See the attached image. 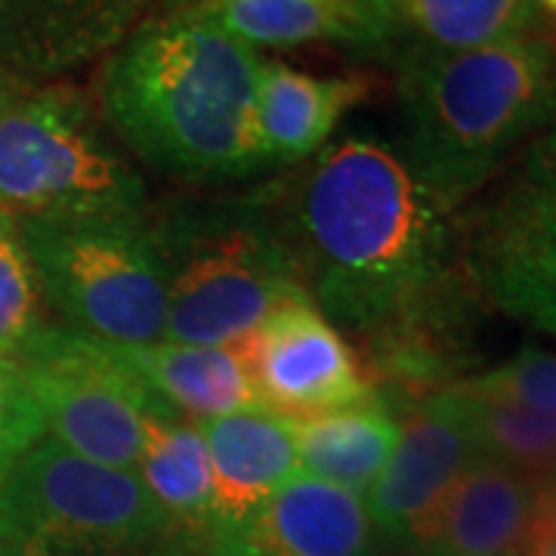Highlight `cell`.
I'll return each instance as SVG.
<instances>
[{
	"mask_svg": "<svg viewBox=\"0 0 556 556\" xmlns=\"http://www.w3.org/2000/svg\"><path fill=\"white\" fill-rule=\"evenodd\" d=\"M306 298L334 328H393L448 288L445 211L393 146L350 137L269 186Z\"/></svg>",
	"mask_w": 556,
	"mask_h": 556,
	"instance_id": "1",
	"label": "cell"
},
{
	"mask_svg": "<svg viewBox=\"0 0 556 556\" xmlns=\"http://www.w3.org/2000/svg\"><path fill=\"white\" fill-rule=\"evenodd\" d=\"M260 56L199 0L134 25L105 56L102 118L152 170L226 182L266 170L257 134Z\"/></svg>",
	"mask_w": 556,
	"mask_h": 556,
	"instance_id": "2",
	"label": "cell"
},
{
	"mask_svg": "<svg viewBox=\"0 0 556 556\" xmlns=\"http://www.w3.org/2000/svg\"><path fill=\"white\" fill-rule=\"evenodd\" d=\"M402 159L448 214L556 112V47L538 35L396 62Z\"/></svg>",
	"mask_w": 556,
	"mask_h": 556,
	"instance_id": "3",
	"label": "cell"
},
{
	"mask_svg": "<svg viewBox=\"0 0 556 556\" xmlns=\"http://www.w3.org/2000/svg\"><path fill=\"white\" fill-rule=\"evenodd\" d=\"M149 232L167 294L164 340L241 346L276 309L309 300L269 189L244 199H170L149 217Z\"/></svg>",
	"mask_w": 556,
	"mask_h": 556,
	"instance_id": "4",
	"label": "cell"
},
{
	"mask_svg": "<svg viewBox=\"0 0 556 556\" xmlns=\"http://www.w3.org/2000/svg\"><path fill=\"white\" fill-rule=\"evenodd\" d=\"M43 303L65 328L112 346L167 338V294L149 214L13 217Z\"/></svg>",
	"mask_w": 556,
	"mask_h": 556,
	"instance_id": "5",
	"label": "cell"
},
{
	"mask_svg": "<svg viewBox=\"0 0 556 556\" xmlns=\"http://www.w3.org/2000/svg\"><path fill=\"white\" fill-rule=\"evenodd\" d=\"M0 214H146V182L68 84H22L0 102Z\"/></svg>",
	"mask_w": 556,
	"mask_h": 556,
	"instance_id": "6",
	"label": "cell"
},
{
	"mask_svg": "<svg viewBox=\"0 0 556 556\" xmlns=\"http://www.w3.org/2000/svg\"><path fill=\"white\" fill-rule=\"evenodd\" d=\"M170 538L137 473L38 439L0 482V556H137Z\"/></svg>",
	"mask_w": 556,
	"mask_h": 556,
	"instance_id": "7",
	"label": "cell"
},
{
	"mask_svg": "<svg viewBox=\"0 0 556 556\" xmlns=\"http://www.w3.org/2000/svg\"><path fill=\"white\" fill-rule=\"evenodd\" d=\"M43 417V437L68 452L118 470H137L146 430L167 412L127 368L112 343L72 328H47L20 358Z\"/></svg>",
	"mask_w": 556,
	"mask_h": 556,
	"instance_id": "8",
	"label": "cell"
},
{
	"mask_svg": "<svg viewBox=\"0 0 556 556\" xmlns=\"http://www.w3.org/2000/svg\"><path fill=\"white\" fill-rule=\"evenodd\" d=\"M464 263L482 298L556 338V159L535 146L464 241Z\"/></svg>",
	"mask_w": 556,
	"mask_h": 556,
	"instance_id": "9",
	"label": "cell"
},
{
	"mask_svg": "<svg viewBox=\"0 0 556 556\" xmlns=\"http://www.w3.org/2000/svg\"><path fill=\"white\" fill-rule=\"evenodd\" d=\"M239 350L260 405L278 417L309 420L378 402L353 346L309 300L276 309Z\"/></svg>",
	"mask_w": 556,
	"mask_h": 556,
	"instance_id": "10",
	"label": "cell"
},
{
	"mask_svg": "<svg viewBox=\"0 0 556 556\" xmlns=\"http://www.w3.org/2000/svg\"><path fill=\"white\" fill-rule=\"evenodd\" d=\"M479 457L455 387L420 399L402 424L393 457L362 495L375 532L412 541Z\"/></svg>",
	"mask_w": 556,
	"mask_h": 556,
	"instance_id": "11",
	"label": "cell"
},
{
	"mask_svg": "<svg viewBox=\"0 0 556 556\" xmlns=\"http://www.w3.org/2000/svg\"><path fill=\"white\" fill-rule=\"evenodd\" d=\"M375 526L356 492L291 477L239 522L214 529L201 556H371Z\"/></svg>",
	"mask_w": 556,
	"mask_h": 556,
	"instance_id": "12",
	"label": "cell"
},
{
	"mask_svg": "<svg viewBox=\"0 0 556 556\" xmlns=\"http://www.w3.org/2000/svg\"><path fill=\"white\" fill-rule=\"evenodd\" d=\"M142 20L130 0H0V72L53 84L105 60Z\"/></svg>",
	"mask_w": 556,
	"mask_h": 556,
	"instance_id": "13",
	"label": "cell"
},
{
	"mask_svg": "<svg viewBox=\"0 0 556 556\" xmlns=\"http://www.w3.org/2000/svg\"><path fill=\"white\" fill-rule=\"evenodd\" d=\"M541 482L479 457L408 541L417 556H522Z\"/></svg>",
	"mask_w": 556,
	"mask_h": 556,
	"instance_id": "14",
	"label": "cell"
},
{
	"mask_svg": "<svg viewBox=\"0 0 556 556\" xmlns=\"http://www.w3.org/2000/svg\"><path fill=\"white\" fill-rule=\"evenodd\" d=\"M371 50L396 62L535 35V0H365Z\"/></svg>",
	"mask_w": 556,
	"mask_h": 556,
	"instance_id": "15",
	"label": "cell"
},
{
	"mask_svg": "<svg viewBox=\"0 0 556 556\" xmlns=\"http://www.w3.org/2000/svg\"><path fill=\"white\" fill-rule=\"evenodd\" d=\"M167 412L186 420H214L260 405L248 358L239 346H195L159 340L146 346H115Z\"/></svg>",
	"mask_w": 556,
	"mask_h": 556,
	"instance_id": "16",
	"label": "cell"
},
{
	"mask_svg": "<svg viewBox=\"0 0 556 556\" xmlns=\"http://www.w3.org/2000/svg\"><path fill=\"white\" fill-rule=\"evenodd\" d=\"M368 97L362 78H318L278 60L260 62L257 134L266 167L316 159L343 115Z\"/></svg>",
	"mask_w": 556,
	"mask_h": 556,
	"instance_id": "17",
	"label": "cell"
},
{
	"mask_svg": "<svg viewBox=\"0 0 556 556\" xmlns=\"http://www.w3.org/2000/svg\"><path fill=\"white\" fill-rule=\"evenodd\" d=\"M199 427L214 473V529L248 517L300 473L294 420L288 417L273 412H239L201 420Z\"/></svg>",
	"mask_w": 556,
	"mask_h": 556,
	"instance_id": "18",
	"label": "cell"
},
{
	"mask_svg": "<svg viewBox=\"0 0 556 556\" xmlns=\"http://www.w3.org/2000/svg\"><path fill=\"white\" fill-rule=\"evenodd\" d=\"M134 473L159 504L170 538L201 554L214 529V473L199 424L186 417L152 420Z\"/></svg>",
	"mask_w": 556,
	"mask_h": 556,
	"instance_id": "19",
	"label": "cell"
},
{
	"mask_svg": "<svg viewBox=\"0 0 556 556\" xmlns=\"http://www.w3.org/2000/svg\"><path fill=\"white\" fill-rule=\"evenodd\" d=\"M199 7L257 53L303 43L371 50L365 0H199Z\"/></svg>",
	"mask_w": 556,
	"mask_h": 556,
	"instance_id": "20",
	"label": "cell"
},
{
	"mask_svg": "<svg viewBox=\"0 0 556 556\" xmlns=\"http://www.w3.org/2000/svg\"><path fill=\"white\" fill-rule=\"evenodd\" d=\"M402 424L383 402H368L334 415L294 420L298 470L365 495L396 452Z\"/></svg>",
	"mask_w": 556,
	"mask_h": 556,
	"instance_id": "21",
	"label": "cell"
},
{
	"mask_svg": "<svg viewBox=\"0 0 556 556\" xmlns=\"http://www.w3.org/2000/svg\"><path fill=\"white\" fill-rule=\"evenodd\" d=\"M452 387L464 405L479 455L535 482H551L556 477V415L482 396L464 380Z\"/></svg>",
	"mask_w": 556,
	"mask_h": 556,
	"instance_id": "22",
	"label": "cell"
},
{
	"mask_svg": "<svg viewBox=\"0 0 556 556\" xmlns=\"http://www.w3.org/2000/svg\"><path fill=\"white\" fill-rule=\"evenodd\" d=\"M47 328L53 325L31 254L16 219L0 214V356L20 362Z\"/></svg>",
	"mask_w": 556,
	"mask_h": 556,
	"instance_id": "23",
	"label": "cell"
},
{
	"mask_svg": "<svg viewBox=\"0 0 556 556\" xmlns=\"http://www.w3.org/2000/svg\"><path fill=\"white\" fill-rule=\"evenodd\" d=\"M464 383L482 396L504 399V402H517L526 408L556 415V353L522 350L519 356L507 358L489 375H479Z\"/></svg>",
	"mask_w": 556,
	"mask_h": 556,
	"instance_id": "24",
	"label": "cell"
},
{
	"mask_svg": "<svg viewBox=\"0 0 556 556\" xmlns=\"http://www.w3.org/2000/svg\"><path fill=\"white\" fill-rule=\"evenodd\" d=\"M38 439H43V417L31 387L20 362L0 356V482Z\"/></svg>",
	"mask_w": 556,
	"mask_h": 556,
	"instance_id": "25",
	"label": "cell"
},
{
	"mask_svg": "<svg viewBox=\"0 0 556 556\" xmlns=\"http://www.w3.org/2000/svg\"><path fill=\"white\" fill-rule=\"evenodd\" d=\"M522 556H556V501L544 482L538 492L535 522H532L529 541L522 547Z\"/></svg>",
	"mask_w": 556,
	"mask_h": 556,
	"instance_id": "26",
	"label": "cell"
},
{
	"mask_svg": "<svg viewBox=\"0 0 556 556\" xmlns=\"http://www.w3.org/2000/svg\"><path fill=\"white\" fill-rule=\"evenodd\" d=\"M130 3H137L142 13H149V10H155V7H161V13H164V10H177V7L192 3V0H130Z\"/></svg>",
	"mask_w": 556,
	"mask_h": 556,
	"instance_id": "27",
	"label": "cell"
},
{
	"mask_svg": "<svg viewBox=\"0 0 556 556\" xmlns=\"http://www.w3.org/2000/svg\"><path fill=\"white\" fill-rule=\"evenodd\" d=\"M20 87H22V80L10 78L7 72H0V102L7 100V97H13V93H16Z\"/></svg>",
	"mask_w": 556,
	"mask_h": 556,
	"instance_id": "28",
	"label": "cell"
},
{
	"mask_svg": "<svg viewBox=\"0 0 556 556\" xmlns=\"http://www.w3.org/2000/svg\"><path fill=\"white\" fill-rule=\"evenodd\" d=\"M547 127H551V130H547V137L541 139L538 146H541L544 152H551V155H554V159H556V112H554V121H551Z\"/></svg>",
	"mask_w": 556,
	"mask_h": 556,
	"instance_id": "29",
	"label": "cell"
},
{
	"mask_svg": "<svg viewBox=\"0 0 556 556\" xmlns=\"http://www.w3.org/2000/svg\"><path fill=\"white\" fill-rule=\"evenodd\" d=\"M137 556H201L195 551H186V547H161V551H149V554H137Z\"/></svg>",
	"mask_w": 556,
	"mask_h": 556,
	"instance_id": "30",
	"label": "cell"
},
{
	"mask_svg": "<svg viewBox=\"0 0 556 556\" xmlns=\"http://www.w3.org/2000/svg\"><path fill=\"white\" fill-rule=\"evenodd\" d=\"M535 7H544V10L556 20V0H535Z\"/></svg>",
	"mask_w": 556,
	"mask_h": 556,
	"instance_id": "31",
	"label": "cell"
},
{
	"mask_svg": "<svg viewBox=\"0 0 556 556\" xmlns=\"http://www.w3.org/2000/svg\"><path fill=\"white\" fill-rule=\"evenodd\" d=\"M544 485H547V492H551V495H554V501H556V477L551 479V482H544Z\"/></svg>",
	"mask_w": 556,
	"mask_h": 556,
	"instance_id": "32",
	"label": "cell"
}]
</instances>
